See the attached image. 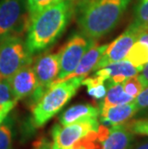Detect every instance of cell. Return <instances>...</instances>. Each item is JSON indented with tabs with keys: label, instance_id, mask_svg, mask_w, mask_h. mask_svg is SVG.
<instances>
[{
	"label": "cell",
	"instance_id": "d6986e66",
	"mask_svg": "<svg viewBox=\"0 0 148 149\" xmlns=\"http://www.w3.org/2000/svg\"><path fill=\"white\" fill-rule=\"evenodd\" d=\"M17 101L13 96L9 80L0 79V113H10Z\"/></svg>",
	"mask_w": 148,
	"mask_h": 149
},
{
	"label": "cell",
	"instance_id": "7a4b0ae2",
	"mask_svg": "<svg viewBox=\"0 0 148 149\" xmlns=\"http://www.w3.org/2000/svg\"><path fill=\"white\" fill-rule=\"evenodd\" d=\"M131 0H88L82 7L78 23L84 34L95 40L114 29Z\"/></svg>",
	"mask_w": 148,
	"mask_h": 149
},
{
	"label": "cell",
	"instance_id": "3957f363",
	"mask_svg": "<svg viewBox=\"0 0 148 149\" xmlns=\"http://www.w3.org/2000/svg\"><path fill=\"white\" fill-rule=\"evenodd\" d=\"M83 79L84 77H74L53 84L32 107L31 124L36 128L44 126L76 94Z\"/></svg>",
	"mask_w": 148,
	"mask_h": 149
},
{
	"label": "cell",
	"instance_id": "ffe728a7",
	"mask_svg": "<svg viewBox=\"0 0 148 149\" xmlns=\"http://www.w3.org/2000/svg\"><path fill=\"white\" fill-rule=\"evenodd\" d=\"M14 119L7 116L0 124V149H11L14 138Z\"/></svg>",
	"mask_w": 148,
	"mask_h": 149
},
{
	"label": "cell",
	"instance_id": "cb8c5ba5",
	"mask_svg": "<svg viewBox=\"0 0 148 149\" xmlns=\"http://www.w3.org/2000/svg\"><path fill=\"white\" fill-rule=\"evenodd\" d=\"M127 127L131 130L134 134L147 136L148 137V117L142 119H137L133 121L128 122L125 124Z\"/></svg>",
	"mask_w": 148,
	"mask_h": 149
},
{
	"label": "cell",
	"instance_id": "277c9868",
	"mask_svg": "<svg viewBox=\"0 0 148 149\" xmlns=\"http://www.w3.org/2000/svg\"><path fill=\"white\" fill-rule=\"evenodd\" d=\"M31 17L25 0L0 1V40L7 38H22L28 33Z\"/></svg>",
	"mask_w": 148,
	"mask_h": 149
},
{
	"label": "cell",
	"instance_id": "2e32d148",
	"mask_svg": "<svg viewBox=\"0 0 148 149\" xmlns=\"http://www.w3.org/2000/svg\"><path fill=\"white\" fill-rule=\"evenodd\" d=\"M140 71L148 63V30H141L125 58Z\"/></svg>",
	"mask_w": 148,
	"mask_h": 149
},
{
	"label": "cell",
	"instance_id": "6da1fadb",
	"mask_svg": "<svg viewBox=\"0 0 148 149\" xmlns=\"http://www.w3.org/2000/svg\"><path fill=\"white\" fill-rule=\"evenodd\" d=\"M71 2L62 0L45 8L31 20L26 46L31 54L42 51L64 32L71 17Z\"/></svg>",
	"mask_w": 148,
	"mask_h": 149
},
{
	"label": "cell",
	"instance_id": "7402d4cb",
	"mask_svg": "<svg viewBox=\"0 0 148 149\" xmlns=\"http://www.w3.org/2000/svg\"><path fill=\"white\" fill-rule=\"evenodd\" d=\"M122 86H123V90L125 93L133 98H136L144 90L143 85L138 75L126 79L122 83Z\"/></svg>",
	"mask_w": 148,
	"mask_h": 149
},
{
	"label": "cell",
	"instance_id": "4316f807",
	"mask_svg": "<svg viewBox=\"0 0 148 149\" xmlns=\"http://www.w3.org/2000/svg\"><path fill=\"white\" fill-rule=\"evenodd\" d=\"M130 149H148V139H143L137 142L135 145H132Z\"/></svg>",
	"mask_w": 148,
	"mask_h": 149
},
{
	"label": "cell",
	"instance_id": "5b68a950",
	"mask_svg": "<svg viewBox=\"0 0 148 149\" xmlns=\"http://www.w3.org/2000/svg\"><path fill=\"white\" fill-rule=\"evenodd\" d=\"M32 64V54L22 38L0 40V79L9 80L21 68Z\"/></svg>",
	"mask_w": 148,
	"mask_h": 149
},
{
	"label": "cell",
	"instance_id": "4fadbf2b",
	"mask_svg": "<svg viewBox=\"0 0 148 149\" xmlns=\"http://www.w3.org/2000/svg\"><path fill=\"white\" fill-rule=\"evenodd\" d=\"M135 134L125 124L111 126L107 138L102 141V149H130Z\"/></svg>",
	"mask_w": 148,
	"mask_h": 149
},
{
	"label": "cell",
	"instance_id": "484cf974",
	"mask_svg": "<svg viewBox=\"0 0 148 149\" xmlns=\"http://www.w3.org/2000/svg\"><path fill=\"white\" fill-rule=\"evenodd\" d=\"M138 76V78L140 79L144 88L148 87V63L143 66V68L140 71V74Z\"/></svg>",
	"mask_w": 148,
	"mask_h": 149
},
{
	"label": "cell",
	"instance_id": "52a82bcc",
	"mask_svg": "<svg viewBox=\"0 0 148 149\" xmlns=\"http://www.w3.org/2000/svg\"><path fill=\"white\" fill-rule=\"evenodd\" d=\"M95 43L94 40L86 36L74 35L60 52L59 74L52 85L65 81L67 76L75 70L85 53Z\"/></svg>",
	"mask_w": 148,
	"mask_h": 149
},
{
	"label": "cell",
	"instance_id": "d4e9b609",
	"mask_svg": "<svg viewBox=\"0 0 148 149\" xmlns=\"http://www.w3.org/2000/svg\"><path fill=\"white\" fill-rule=\"evenodd\" d=\"M138 110L148 108V87H146L134 99Z\"/></svg>",
	"mask_w": 148,
	"mask_h": 149
},
{
	"label": "cell",
	"instance_id": "e0dca14e",
	"mask_svg": "<svg viewBox=\"0 0 148 149\" xmlns=\"http://www.w3.org/2000/svg\"><path fill=\"white\" fill-rule=\"evenodd\" d=\"M134 99L135 98L125 93L122 84H109L106 95L100 104V109L130 103L134 101Z\"/></svg>",
	"mask_w": 148,
	"mask_h": 149
},
{
	"label": "cell",
	"instance_id": "8fae6325",
	"mask_svg": "<svg viewBox=\"0 0 148 149\" xmlns=\"http://www.w3.org/2000/svg\"><path fill=\"white\" fill-rule=\"evenodd\" d=\"M140 73L138 69L126 59L112 63L104 68L97 69L95 76H98L104 82L109 84H122L126 79Z\"/></svg>",
	"mask_w": 148,
	"mask_h": 149
},
{
	"label": "cell",
	"instance_id": "9a60e30c",
	"mask_svg": "<svg viewBox=\"0 0 148 149\" xmlns=\"http://www.w3.org/2000/svg\"><path fill=\"white\" fill-rule=\"evenodd\" d=\"M100 112H101L100 108H97L91 104H77L68 108L60 116V124L67 125L88 118H98Z\"/></svg>",
	"mask_w": 148,
	"mask_h": 149
},
{
	"label": "cell",
	"instance_id": "603a6c76",
	"mask_svg": "<svg viewBox=\"0 0 148 149\" xmlns=\"http://www.w3.org/2000/svg\"><path fill=\"white\" fill-rule=\"evenodd\" d=\"M62 0H26L28 12L30 14L31 20L38 14L44 10L45 8L49 7L55 3H58Z\"/></svg>",
	"mask_w": 148,
	"mask_h": 149
},
{
	"label": "cell",
	"instance_id": "30bf717a",
	"mask_svg": "<svg viewBox=\"0 0 148 149\" xmlns=\"http://www.w3.org/2000/svg\"><path fill=\"white\" fill-rule=\"evenodd\" d=\"M11 90L15 101L31 96L37 88V78L31 65H25L9 79Z\"/></svg>",
	"mask_w": 148,
	"mask_h": 149
},
{
	"label": "cell",
	"instance_id": "7c38bea8",
	"mask_svg": "<svg viewBox=\"0 0 148 149\" xmlns=\"http://www.w3.org/2000/svg\"><path fill=\"white\" fill-rule=\"evenodd\" d=\"M100 120L105 125H119L124 124L129 119L133 116L138 111L135 101H132L130 103L121 104L105 109H100Z\"/></svg>",
	"mask_w": 148,
	"mask_h": 149
},
{
	"label": "cell",
	"instance_id": "ac0fdd59",
	"mask_svg": "<svg viewBox=\"0 0 148 149\" xmlns=\"http://www.w3.org/2000/svg\"><path fill=\"white\" fill-rule=\"evenodd\" d=\"M82 85L87 86L88 93L95 100H101L105 97L107 93V88L101 78L94 75L93 77L84 78L82 81Z\"/></svg>",
	"mask_w": 148,
	"mask_h": 149
},
{
	"label": "cell",
	"instance_id": "f1b7e54d",
	"mask_svg": "<svg viewBox=\"0 0 148 149\" xmlns=\"http://www.w3.org/2000/svg\"><path fill=\"white\" fill-rule=\"evenodd\" d=\"M147 30H148V29H147Z\"/></svg>",
	"mask_w": 148,
	"mask_h": 149
},
{
	"label": "cell",
	"instance_id": "44dd1931",
	"mask_svg": "<svg viewBox=\"0 0 148 149\" xmlns=\"http://www.w3.org/2000/svg\"><path fill=\"white\" fill-rule=\"evenodd\" d=\"M135 24L141 30L148 29V0H140L135 10Z\"/></svg>",
	"mask_w": 148,
	"mask_h": 149
},
{
	"label": "cell",
	"instance_id": "5bb4252c",
	"mask_svg": "<svg viewBox=\"0 0 148 149\" xmlns=\"http://www.w3.org/2000/svg\"><path fill=\"white\" fill-rule=\"evenodd\" d=\"M108 47V44H103V45H98L94 44L85 53V55L82 57L81 61L78 64L75 70L69 74L65 80L74 77H84L87 76L91 70H94V68L99 62L100 58L105 52V50Z\"/></svg>",
	"mask_w": 148,
	"mask_h": 149
},
{
	"label": "cell",
	"instance_id": "8992f818",
	"mask_svg": "<svg viewBox=\"0 0 148 149\" xmlns=\"http://www.w3.org/2000/svg\"><path fill=\"white\" fill-rule=\"evenodd\" d=\"M99 122L97 118H88L67 125L53 126L52 149H71L73 145L92 131H97Z\"/></svg>",
	"mask_w": 148,
	"mask_h": 149
},
{
	"label": "cell",
	"instance_id": "83f0119b",
	"mask_svg": "<svg viewBox=\"0 0 148 149\" xmlns=\"http://www.w3.org/2000/svg\"><path fill=\"white\" fill-rule=\"evenodd\" d=\"M7 116H8V113H0V124H1L2 121H3V120H4Z\"/></svg>",
	"mask_w": 148,
	"mask_h": 149
},
{
	"label": "cell",
	"instance_id": "ba28073f",
	"mask_svg": "<svg viewBox=\"0 0 148 149\" xmlns=\"http://www.w3.org/2000/svg\"><path fill=\"white\" fill-rule=\"evenodd\" d=\"M33 69L38 85L33 94L29 96V102L32 107L42 97L57 79L60 70V52L40 55L34 63Z\"/></svg>",
	"mask_w": 148,
	"mask_h": 149
},
{
	"label": "cell",
	"instance_id": "9c48e42d",
	"mask_svg": "<svg viewBox=\"0 0 148 149\" xmlns=\"http://www.w3.org/2000/svg\"><path fill=\"white\" fill-rule=\"evenodd\" d=\"M140 31L141 29L138 25L135 23L132 24L124 33L118 36V38H116L113 42L108 44V47L100 58L99 62L97 63L94 69L97 70V69L102 68L112 63L124 60L128 52L130 51L131 47L136 42Z\"/></svg>",
	"mask_w": 148,
	"mask_h": 149
}]
</instances>
